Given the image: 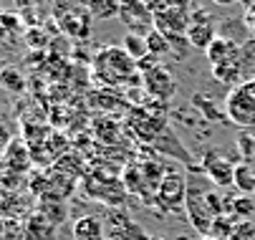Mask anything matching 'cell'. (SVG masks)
<instances>
[{"label": "cell", "instance_id": "cell-3", "mask_svg": "<svg viewBox=\"0 0 255 240\" xmlns=\"http://www.w3.org/2000/svg\"><path fill=\"white\" fill-rule=\"evenodd\" d=\"M119 20L129 28V33H134V36H141V38H147L152 30H157V25H154V13L144 5V3H124V5H122V13H119Z\"/></svg>", "mask_w": 255, "mask_h": 240}, {"label": "cell", "instance_id": "cell-29", "mask_svg": "<svg viewBox=\"0 0 255 240\" xmlns=\"http://www.w3.org/2000/svg\"><path fill=\"white\" fill-rule=\"evenodd\" d=\"M3 162H5V152H3V149H0V164H3Z\"/></svg>", "mask_w": 255, "mask_h": 240}, {"label": "cell", "instance_id": "cell-28", "mask_svg": "<svg viewBox=\"0 0 255 240\" xmlns=\"http://www.w3.org/2000/svg\"><path fill=\"white\" fill-rule=\"evenodd\" d=\"M8 225H10V220H8V218H3V215H0V240L5 238V233H8Z\"/></svg>", "mask_w": 255, "mask_h": 240}, {"label": "cell", "instance_id": "cell-10", "mask_svg": "<svg viewBox=\"0 0 255 240\" xmlns=\"http://www.w3.org/2000/svg\"><path fill=\"white\" fill-rule=\"evenodd\" d=\"M5 167H8V172H13V175H23L25 169L30 167V152L25 149V144L20 139H13L10 147L5 149Z\"/></svg>", "mask_w": 255, "mask_h": 240}, {"label": "cell", "instance_id": "cell-2", "mask_svg": "<svg viewBox=\"0 0 255 240\" xmlns=\"http://www.w3.org/2000/svg\"><path fill=\"white\" fill-rule=\"evenodd\" d=\"M96 71L104 74V79H112V84H119L124 79H136V61L122 48V46H109L96 58Z\"/></svg>", "mask_w": 255, "mask_h": 240}, {"label": "cell", "instance_id": "cell-20", "mask_svg": "<svg viewBox=\"0 0 255 240\" xmlns=\"http://www.w3.org/2000/svg\"><path fill=\"white\" fill-rule=\"evenodd\" d=\"M147 51L152 53V56H164V53H169L172 51V46H169V41H167V36L164 33H159V30H152L149 36H147Z\"/></svg>", "mask_w": 255, "mask_h": 240}, {"label": "cell", "instance_id": "cell-8", "mask_svg": "<svg viewBox=\"0 0 255 240\" xmlns=\"http://www.w3.org/2000/svg\"><path fill=\"white\" fill-rule=\"evenodd\" d=\"M61 30L71 38H89L91 33V13L86 8H63Z\"/></svg>", "mask_w": 255, "mask_h": 240}, {"label": "cell", "instance_id": "cell-19", "mask_svg": "<svg viewBox=\"0 0 255 240\" xmlns=\"http://www.w3.org/2000/svg\"><path fill=\"white\" fill-rule=\"evenodd\" d=\"M86 10L91 13V18H119L122 3H89Z\"/></svg>", "mask_w": 255, "mask_h": 240}, {"label": "cell", "instance_id": "cell-9", "mask_svg": "<svg viewBox=\"0 0 255 240\" xmlns=\"http://www.w3.org/2000/svg\"><path fill=\"white\" fill-rule=\"evenodd\" d=\"M144 89H147V94H152L159 101H169L177 91V84H174L169 71H164L162 66H157L154 71L144 74Z\"/></svg>", "mask_w": 255, "mask_h": 240}, {"label": "cell", "instance_id": "cell-22", "mask_svg": "<svg viewBox=\"0 0 255 240\" xmlns=\"http://www.w3.org/2000/svg\"><path fill=\"white\" fill-rule=\"evenodd\" d=\"M230 240H255V223L253 220H238Z\"/></svg>", "mask_w": 255, "mask_h": 240}, {"label": "cell", "instance_id": "cell-31", "mask_svg": "<svg viewBox=\"0 0 255 240\" xmlns=\"http://www.w3.org/2000/svg\"><path fill=\"white\" fill-rule=\"evenodd\" d=\"M202 240H215V238H202Z\"/></svg>", "mask_w": 255, "mask_h": 240}, {"label": "cell", "instance_id": "cell-24", "mask_svg": "<svg viewBox=\"0 0 255 240\" xmlns=\"http://www.w3.org/2000/svg\"><path fill=\"white\" fill-rule=\"evenodd\" d=\"M18 23H20L18 15H13V13H0V28H3V30H15Z\"/></svg>", "mask_w": 255, "mask_h": 240}, {"label": "cell", "instance_id": "cell-23", "mask_svg": "<svg viewBox=\"0 0 255 240\" xmlns=\"http://www.w3.org/2000/svg\"><path fill=\"white\" fill-rule=\"evenodd\" d=\"M159 63H157V56H152V53H147L141 61H136V71L139 74H149V71H154Z\"/></svg>", "mask_w": 255, "mask_h": 240}, {"label": "cell", "instance_id": "cell-21", "mask_svg": "<svg viewBox=\"0 0 255 240\" xmlns=\"http://www.w3.org/2000/svg\"><path fill=\"white\" fill-rule=\"evenodd\" d=\"M235 144H238L240 154L245 157V162L255 157V136H250L248 131H240V134H238V139H235Z\"/></svg>", "mask_w": 255, "mask_h": 240}, {"label": "cell", "instance_id": "cell-17", "mask_svg": "<svg viewBox=\"0 0 255 240\" xmlns=\"http://www.w3.org/2000/svg\"><path fill=\"white\" fill-rule=\"evenodd\" d=\"M122 48L134 58V61H141L144 56H147V38H141V36H134V33H127L124 41H122Z\"/></svg>", "mask_w": 255, "mask_h": 240}, {"label": "cell", "instance_id": "cell-7", "mask_svg": "<svg viewBox=\"0 0 255 240\" xmlns=\"http://www.w3.org/2000/svg\"><path fill=\"white\" fill-rule=\"evenodd\" d=\"M159 202L164 210H179L185 208V200H187V180L179 177V175H167L159 185Z\"/></svg>", "mask_w": 255, "mask_h": 240}, {"label": "cell", "instance_id": "cell-13", "mask_svg": "<svg viewBox=\"0 0 255 240\" xmlns=\"http://www.w3.org/2000/svg\"><path fill=\"white\" fill-rule=\"evenodd\" d=\"M233 185L243 192V195H255V169L248 164V162H240V164H235V180H233Z\"/></svg>", "mask_w": 255, "mask_h": 240}, {"label": "cell", "instance_id": "cell-12", "mask_svg": "<svg viewBox=\"0 0 255 240\" xmlns=\"http://www.w3.org/2000/svg\"><path fill=\"white\" fill-rule=\"evenodd\" d=\"M76 240H104V223L94 215H84L74 223Z\"/></svg>", "mask_w": 255, "mask_h": 240}, {"label": "cell", "instance_id": "cell-6", "mask_svg": "<svg viewBox=\"0 0 255 240\" xmlns=\"http://www.w3.org/2000/svg\"><path fill=\"white\" fill-rule=\"evenodd\" d=\"M202 172L205 177L212 182V185H220V187H228L233 185L235 180V164L225 157H220L217 152H207L205 154V162H202Z\"/></svg>", "mask_w": 255, "mask_h": 240}, {"label": "cell", "instance_id": "cell-16", "mask_svg": "<svg viewBox=\"0 0 255 240\" xmlns=\"http://www.w3.org/2000/svg\"><path fill=\"white\" fill-rule=\"evenodd\" d=\"M255 213V200H250V195H238L230 202V218L235 220H250V215Z\"/></svg>", "mask_w": 255, "mask_h": 240}, {"label": "cell", "instance_id": "cell-15", "mask_svg": "<svg viewBox=\"0 0 255 240\" xmlns=\"http://www.w3.org/2000/svg\"><path fill=\"white\" fill-rule=\"evenodd\" d=\"M0 89H5L10 94H20L25 89L23 74L18 71V68H13V66H5L3 71H0Z\"/></svg>", "mask_w": 255, "mask_h": 240}, {"label": "cell", "instance_id": "cell-25", "mask_svg": "<svg viewBox=\"0 0 255 240\" xmlns=\"http://www.w3.org/2000/svg\"><path fill=\"white\" fill-rule=\"evenodd\" d=\"M48 41H46V36L41 30H28V46L30 48H43Z\"/></svg>", "mask_w": 255, "mask_h": 240}, {"label": "cell", "instance_id": "cell-1", "mask_svg": "<svg viewBox=\"0 0 255 240\" xmlns=\"http://www.w3.org/2000/svg\"><path fill=\"white\" fill-rule=\"evenodd\" d=\"M225 114H228L230 124H235L240 129L255 126V79L243 81L240 86H235L228 94Z\"/></svg>", "mask_w": 255, "mask_h": 240}, {"label": "cell", "instance_id": "cell-5", "mask_svg": "<svg viewBox=\"0 0 255 240\" xmlns=\"http://www.w3.org/2000/svg\"><path fill=\"white\" fill-rule=\"evenodd\" d=\"M185 36H187V43H190L192 48L207 51V48L212 46V41L217 38L212 18H210L207 13L197 10V13L192 15V20H190V28H187V33H185Z\"/></svg>", "mask_w": 255, "mask_h": 240}, {"label": "cell", "instance_id": "cell-11", "mask_svg": "<svg viewBox=\"0 0 255 240\" xmlns=\"http://www.w3.org/2000/svg\"><path fill=\"white\" fill-rule=\"evenodd\" d=\"M25 240H56V225H51L41 213L28 218L25 230H23Z\"/></svg>", "mask_w": 255, "mask_h": 240}, {"label": "cell", "instance_id": "cell-18", "mask_svg": "<svg viewBox=\"0 0 255 240\" xmlns=\"http://www.w3.org/2000/svg\"><path fill=\"white\" fill-rule=\"evenodd\" d=\"M240 66H243V74H245V81L255 79V36L243 41V58H240Z\"/></svg>", "mask_w": 255, "mask_h": 240}, {"label": "cell", "instance_id": "cell-27", "mask_svg": "<svg viewBox=\"0 0 255 240\" xmlns=\"http://www.w3.org/2000/svg\"><path fill=\"white\" fill-rule=\"evenodd\" d=\"M243 23H245V28H250V30L255 33V3L245 8V15H243Z\"/></svg>", "mask_w": 255, "mask_h": 240}, {"label": "cell", "instance_id": "cell-30", "mask_svg": "<svg viewBox=\"0 0 255 240\" xmlns=\"http://www.w3.org/2000/svg\"><path fill=\"white\" fill-rule=\"evenodd\" d=\"M149 240H162V238H149Z\"/></svg>", "mask_w": 255, "mask_h": 240}, {"label": "cell", "instance_id": "cell-4", "mask_svg": "<svg viewBox=\"0 0 255 240\" xmlns=\"http://www.w3.org/2000/svg\"><path fill=\"white\" fill-rule=\"evenodd\" d=\"M205 56H207V61H210L212 68H220V66H240L243 43L217 36V38L212 41V46L205 51Z\"/></svg>", "mask_w": 255, "mask_h": 240}, {"label": "cell", "instance_id": "cell-26", "mask_svg": "<svg viewBox=\"0 0 255 240\" xmlns=\"http://www.w3.org/2000/svg\"><path fill=\"white\" fill-rule=\"evenodd\" d=\"M10 142H13V134H10V129H8V124L0 119V149H8L10 147Z\"/></svg>", "mask_w": 255, "mask_h": 240}, {"label": "cell", "instance_id": "cell-14", "mask_svg": "<svg viewBox=\"0 0 255 240\" xmlns=\"http://www.w3.org/2000/svg\"><path fill=\"white\" fill-rule=\"evenodd\" d=\"M192 104L210 119V121H217V124H230V119H228V114H225V109H217L215 104H212V99H202L200 94H195V99H192Z\"/></svg>", "mask_w": 255, "mask_h": 240}]
</instances>
